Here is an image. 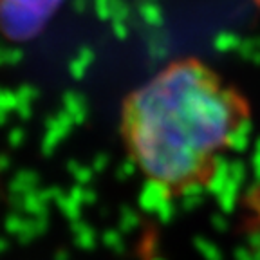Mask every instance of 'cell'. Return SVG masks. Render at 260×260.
Here are the masks:
<instances>
[{
    "mask_svg": "<svg viewBox=\"0 0 260 260\" xmlns=\"http://www.w3.org/2000/svg\"><path fill=\"white\" fill-rule=\"evenodd\" d=\"M251 116L248 98L222 74L203 60L181 58L126 96L119 126L143 177L181 197L210 186Z\"/></svg>",
    "mask_w": 260,
    "mask_h": 260,
    "instance_id": "obj_1",
    "label": "cell"
},
{
    "mask_svg": "<svg viewBox=\"0 0 260 260\" xmlns=\"http://www.w3.org/2000/svg\"><path fill=\"white\" fill-rule=\"evenodd\" d=\"M60 0H0V29L13 38L31 37Z\"/></svg>",
    "mask_w": 260,
    "mask_h": 260,
    "instance_id": "obj_2",
    "label": "cell"
}]
</instances>
